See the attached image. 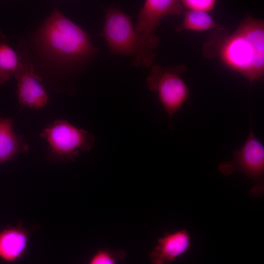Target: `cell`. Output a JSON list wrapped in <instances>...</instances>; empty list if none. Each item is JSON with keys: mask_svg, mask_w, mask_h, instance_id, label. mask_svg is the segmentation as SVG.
Listing matches in <instances>:
<instances>
[{"mask_svg": "<svg viewBox=\"0 0 264 264\" xmlns=\"http://www.w3.org/2000/svg\"><path fill=\"white\" fill-rule=\"evenodd\" d=\"M192 246L191 237L186 229L166 232L157 240L149 257L152 264H170L186 253Z\"/></svg>", "mask_w": 264, "mask_h": 264, "instance_id": "cell-9", "label": "cell"}, {"mask_svg": "<svg viewBox=\"0 0 264 264\" xmlns=\"http://www.w3.org/2000/svg\"><path fill=\"white\" fill-rule=\"evenodd\" d=\"M14 75L17 81L18 100L22 105L38 109L48 104L42 79L34 73L31 64L21 63Z\"/></svg>", "mask_w": 264, "mask_h": 264, "instance_id": "cell-8", "label": "cell"}, {"mask_svg": "<svg viewBox=\"0 0 264 264\" xmlns=\"http://www.w3.org/2000/svg\"><path fill=\"white\" fill-rule=\"evenodd\" d=\"M220 27L208 13L187 10L181 23L175 28L177 33L184 30L205 31Z\"/></svg>", "mask_w": 264, "mask_h": 264, "instance_id": "cell-12", "label": "cell"}, {"mask_svg": "<svg viewBox=\"0 0 264 264\" xmlns=\"http://www.w3.org/2000/svg\"><path fill=\"white\" fill-rule=\"evenodd\" d=\"M44 40L56 53L75 61L96 54L99 50L91 43L88 34L55 8L45 22Z\"/></svg>", "mask_w": 264, "mask_h": 264, "instance_id": "cell-3", "label": "cell"}, {"mask_svg": "<svg viewBox=\"0 0 264 264\" xmlns=\"http://www.w3.org/2000/svg\"><path fill=\"white\" fill-rule=\"evenodd\" d=\"M180 1L183 7L188 10L206 13L214 9L217 3L216 0H182Z\"/></svg>", "mask_w": 264, "mask_h": 264, "instance_id": "cell-15", "label": "cell"}, {"mask_svg": "<svg viewBox=\"0 0 264 264\" xmlns=\"http://www.w3.org/2000/svg\"><path fill=\"white\" fill-rule=\"evenodd\" d=\"M21 63L17 54L0 32V84L5 83L14 75Z\"/></svg>", "mask_w": 264, "mask_h": 264, "instance_id": "cell-13", "label": "cell"}, {"mask_svg": "<svg viewBox=\"0 0 264 264\" xmlns=\"http://www.w3.org/2000/svg\"><path fill=\"white\" fill-rule=\"evenodd\" d=\"M40 136L48 145L47 159L54 163L74 161L80 151H90L95 140L87 131L65 120L48 123Z\"/></svg>", "mask_w": 264, "mask_h": 264, "instance_id": "cell-4", "label": "cell"}, {"mask_svg": "<svg viewBox=\"0 0 264 264\" xmlns=\"http://www.w3.org/2000/svg\"><path fill=\"white\" fill-rule=\"evenodd\" d=\"M186 70L185 65L162 67L153 65L147 78L149 89L157 92L158 99L166 111L169 120V129L173 130V117L190 97V92L181 77Z\"/></svg>", "mask_w": 264, "mask_h": 264, "instance_id": "cell-5", "label": "cell"}, {"mask_svg": "<svg viewBox=\"0 0 264 264\" xmlns=\"http://www.w3.org/2000/svg\"><path fill=\"white\" fill-rule=\"evenodd\" d=\"M28 150V145L23 137L15 133L13 119L0 117V164Z\"/></svg>", "mask_w": 264, "mask_h": 264, "instance_id": "cell-11", "label": "cell"}, {"mask_svg": "<svg viewBox=\"0 0 264 264\" xmlns=\"http://www.w3.org/2000/svg\"><path fill=\"white\" fill-rule=\"evenodd\" d=\"M230 161L221 162L220 172L229 176L235 172H240L251 179L254 185L250 189V194L258 197L264 191V146L257 138L251 125L247 138L243 146L232 152Z\"/></svg>", "mask_w": 264, "mask_h": 264, "instance_id": "cell-6", "label": "cell"}, {"mask_svg": "<svg viewBox=\"0 0 264 264\" xmlns=\"http://www.w3.org/2000/svg\"><path fill=\"white\" fill-rule=\"evenodd\" d=\"M203 55L218 58L226 67L246 78L251 84L264 76V22L248 13L237 29L230 34L219 27L210 34Z\"/></svg>", "mask_w": 264, "mask_h": 264, "instance_id": "cell-1", "label": "cell"}, {"mask_svg": "<svg viewBox=\"0 0 264 264\" xmlns=\"http://www.w3.org/2000/svg\"><path fill=\"white\" fill-rule=\"evenodd\" d=\"M29 229L22 225L0 231V259L13 263L22 257L28 245Z\"/></svg>", "mask_w": 264, "mask_h": 264, "instance_id": "cell-10", "label": "cell"}, {"mask_svg": "<svg viewBox=\"0 0 264 264\" xmlns=\"http://www.w3.org/2000/svg\"><path fill=\"white\" fill-rule=\"evenodd\" d=\"M126 256L127 253L122 249L101 248L92 256L88 264H117Z\"/></svg>", "mask_w": 264, "mask_h": 264, "instance_id": "cell-14", "label": "cell"}, {"mask_svg": "<svg viewBox=\"0 0 264 264\" xmlns=\"http://www.w3.org/2000/svg\"><path fill=\"white\" fill-rule=\"evenodd\" d=\"M183 9L179 0H146L139 13L134 28L140 34L156 36L154 30L162 19L168 16L180 15Z\"/></svg>", "mask_w": 264, "mask_h": 264, "instance_id": "cell-7", "label": "cell"}, {"mask_svg": "<svg viewBox=\"0 0 264 264\" xmlns=\"http://www.w3.org/2000/svg\"><path fill=\"white\" fill-rule=\"evenodd\" d=\"M99 35L107 42L113 54L133 57L135 66L147 68L153 64L159 37L149 36L136 32L131 17L118 7L110 6L106 10L104 24Z\"/></svg>", "mask_w": 264, "mask_h": 264, "instance_id": "cell-2", "label": "cell"}]
</instances>
